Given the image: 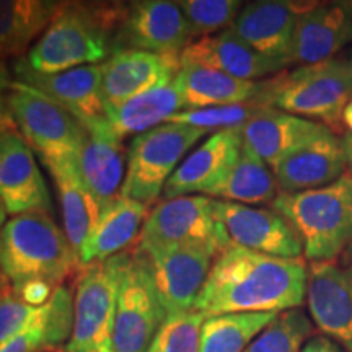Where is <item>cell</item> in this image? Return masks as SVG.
Listing matches in <instances>:
<instances>
[{"label": "cell", "instance_id": "obj_1", "mask_svg": "<svg viewBox=\"0 0 352 352\" xmlns=\"http://www.w3.org/2000/svg\"><path fill=\"white\" fill-rule=\"evenodd\" d=\"M305 258H279L232 245L214 259L195 303L206 316L280 314L307 300Z\"/></svg>", "mask_w": 352, "mask_h": 352}, {"label": "cell", "instance_id": "obj_2", "mask_svg": "<svg viewBox=\"0 0 352 352\" xmlns=\"http://www.w3.org/2000/svg\"><path fill=\"white\" fill-rule=\"evenodd\" d=\"M127 2H64L25 63L41 74L96 65L116 52Z\"/></svg>", "mask_w": 352, "mask_h": 352}, {"label": "cell", "instance_id": "obj_3", "mask_svg": "<svg viewBox=\"0 0 352 352\" xmlns=\"http://www.w3.org/2000/svg\"><path fill=\"white\" fill-rule=\"evenodd\" d=\"M80 267L64 228L50 214L15 215L0 232V271L13 290L32 283L59 287Z\"/></svg>", "mask_w": 352, "mask_h": 352}, {"label": "cell", "instance_id": "obj_4", "mask_svg": "<svg viewBox=\"0 0 352 352\" xmlns=\"http://www.w3.org/2000/svg\"><path fill=\"white\" fill-rule=\"evenodd\" d=\"M272 210L297 232L303 258L310 263L338 261L352 243V175L303 192H279Z\"/></svg>", "mask_w": 352, "mask_h": 352}, {"label": "cell", "instance_id": "obj_5", "mask_svg": "<svg viewBox=\"0 0 352 352\" xmlns=\"http://www.w3.org/2000/svg\"><path fill=\"white\" fill-rule=\"evenodd\" d=\"M254 103L321 122L334 134H344L342 113L352 100V82L346 59H328L298 65L290 72L261 80Z\"/></svg>", "mask_w": 352, "mask_h": 352}, {"label": "cell", "instance_id": "obj_6", "mask_svg": "<svg viewBox=\"0 0 352 352\" xmlns=\"http://www.w3.org/2000/svg\"><path fill=\"white\" fill-rule=\"evenodd\" d=\"M127 253L80 267L74 294V328L65 352H116L114 316Z\"/></svg>", "mask_w": 352, "mask_h": 352}, {"label": "cell", "instance_id": "obj_7", "mask_svg": "<svg viewBox=\"0 0 352 352\" xmlns=\"http://www.w3.org/2000/svg\"><path fill=\"white\" fill-rule=\"evenodd\" d=\"M209 132L199 127L165 122L135 135L127 148L126 178L121 196L145 206L155 202L183 157Z\"/></svg>", "mask_w": 352, "mask_h": 352}, {"label": "cell", "instance_id": "obj_8", "mask_svg": "<svg viewBox=\"0 0 352 352\" xmlns=\"http://www.w3.org/2000/svg\"><path fill=\"white\" fill-rule=\"evenodd\" d=\"M7 114L43 164L78 160L85 127L41 91L15 80L7 95Z\"/></svg>", "mask_w": 352, "mask_h": 352}, {"label": "cell", "instance_id": "obj_9", "mask_svg": "<svg viewBox=\"0 0 352 352\" xmlns=\"http://www.w3.org/2000/svg\"><path fill=\"white\" fill-rule=\"evenodd\" d=\"M184 243L209 245L217 254L233 245L226 228L215 219L212 197L182 196L158 202L145 219L132 250L148 253Z\"/></svg>", "mask_w": 352, "mask_h": 352}, {"label": "cell", "instance_id": "obj_10", "mask_svg": "<svg viewBox=\"0 0 352 352\" xmlns=\"http://www.w3.org/2000/svg\"><path fill=\"white\" fill-rule=\"evenodd\" d=\"M166 314L158 297L148 259L129 250L122 270L113 344L116 352H147Z\"/></svg>", "mask_w": 352, "mask_h": 352}, {"label": "cell", "instance_id": "obj_11", "mask_svg": "<svg viewBox=\"0 0 352 352\" xmlns=\"http://www.w3.org/2000/svg\"><path fill=\"white\" fill-rule=\"evenodd\" d=\"M166 316L195 310L217 252L209 245L184 243L142 253Z\"/></svg>", "mask_w": 352, "mask_h": 352}, {"label": "cell", "instance_id": "obj_12", "mask_svg": "<svg viewBox=\"0 0 352 352\" xmlns=\"http://www.w3.org/2000/svg\"><path fill=\"white\" fill-rule=\"evenodd\" d=\"M192 38L195 34L178 2H127L126 16L116 36V52L139 50L155 54L182 56L192 43Z\"/></svg>", "mask_w": 352, "mask_h": 352}, {"label": "cell", "instance_id": "obj_13", "mask_svg": "<svg viewBox=\"0 0 352 352\" xmlns=\"http://www.w3.org/2000/svg\"><path fill=\"white\" fill-rule=\"evenodd\" d=\"M0 204L7 214L52 215L50 189L33 151L15 124L0 131Z\"/></svg>", "mask_w": 352, "mask_h": 352}, {"label": "cell", "instance_id": "obj_14", "mask_svg": "<svg viewBox=\"0 0 352 352\" xmlns=\"http://www.w3.org/2000/svg\"><path fill=\"white\" fill-rule=\"evenodd\" d=\"M307 305L321 334L352 352V261L310 263Z\"/></svg>", "mask_w": 352, "mask_h": 352}, {"label": "cell", "instance_id": "obj_15", "mask_svg": "<svg viewBox=\"0 0 352 352\" xmlns=\"http://www.w3.org/2000/svg\"><path fill=\"white\" fill-rule=\"evenodd\" d=\"M80 122L85 127V139L78 153V171L103 214L121 197L127 152L107 116Z\"/></svg>", "mask_w": 352, "mask_h": 352}, {"label": "cell", "instance_id": "obj_16", "mask_svg": "<svg viewBox=\"0 0 352 352\" xmlns=\"http://www.w3.org/2000/svg\"><path fill=\"white\" fill-rule=\"evenodd\" d=\"M212 209L233 245L270 256H303V245L297 232L276 210L219 199H212Z\"/></svg>", "mask_w": 352, "mask_h": 352}, {"label": "cell", "instance_id": "obj_17", "mask_svg": "<svg viewBox=\"0 0 352 352\" xmlns=\"http://www.w3.org/2000/svg\"><path fill=\"white\" fill-rule=\"evenodd\" d=\"M100 65L101 98L104 108H111L175 82L182 60L175 54L122 50Z\"/></svg>", "mask_w": 352, "mask_h": 352}, {"label": "cell", "instance_id": "obj_18", "mask_svg": "<svg viewBox=\"0 0 352 352\" xmlns=\"http://www.w3.org/2000/svg\"><path fill=\"white\" fill-rule=\"evenodd\" d=\"M307 7L308 3L284 0L250 2L230 28L253 50L289 67L297 20Z\"/></svg>", "mask_w": 352, "mask_h": 352}, {"label": "cell", "instance_id": "obj_19", "mask_svg": "<svg viewBox=\"0 0 352 352\" xmlns=\"http://www.w3.org/2000/svg\"><path fill=\"white\" fill-rule=\"evenodd\" d=\"M352 41V2H311L294 33L290 64L310 65L333 59Z\"/></svg>", "mask_w": 352, "mask_h": 352}, {"label": "cell", "instance_id": "obj_20", "mask_svg": "<svg viewBox=\"0 0 352 352\" xmlns=\"http://www.w3.org/2000/svg\"><path fill=\"white\" fill-rule=\"evenodd\" d=\"M182 64L215 69L240 80L259 82L284 72L285 65L263 56L232 28L192 41L179 56Z\"/></svg>", "mask_w": 352, "mask_h": 352}, {"label": "cell", "instance_id": "obj_21", "mask_svg": "<svg viewBox=\"0 0 352 352\" xmlns=\"http://www.w3.org/2000/svg\"><path fill=\"white\" fill-rule=\"evenodd\" d=\"M13 74L16 82L41 91L60 107L67 109L78 121L104 116L101 98V65H83L65 72L41 74L30 69L25 57L15 60Z\"/></svg>", "mask_w": 352, "mask_h": 352}, {"label": "cell", "instance_id": "obj_22", "mask_svg": "<svg viewBox=\"0 0 352 352\" xmlns=\"http://www.w3.org/2000/svg\"><path fill=\"white\" fill-rule=\"evenodd\" d=\"M272 173L279 192H303L328 186L347 175L341 139L329 129L284 157Z\"/></svg>", "mask_w": 352, "mask_h": 352}, {"label": "cell", "instance_id": "obj_23", "mask_svg": "<svg viewBox=\"0 0 352 352\" xmlns=\"http://www.w3.org/2000/svg\"><path fill=\"white\" fill-rule=\"evenodd\" d=\"M241 145L243 140L240 127L210 134L170 176L162 192L164 201L192 196V192L208 195L236 160Z\"/></svg>", "mask_w": 352, "mask_h": 352}, {"label": "cell", "instance_id": "obj_24", "mask_svg": "<svg viewBox=\"0 0 352 352\" xmlns=\"http://www.w3.org/2000/svg\"><path fill=\"white\" fill-rule=\"evenodd\" d=\"M240 131L243 145L272 170L284 157L324 134L329 127L280 109L263 108Z\"/></svg>", "mask_w": 352, "mask_h": 352}, {"label": "cell", "instance_id": "obj_25", "mask_svg": "<svg viewBox=\"0 0 352 352\" xmlns=\"http://www.w3.org/2000/svg\"><path fill=\"white\" fill-rule=\"evenodd\" d=\"M44 166L51 173L59 195L64 233L78 258L82 246L98 226L100 208L83 183L78 171V160L67 158V160L47 162Z\"/></svg>", "mask_w": 352, "mask_h": 352}, {"label": "cell", "instance_id": "obj_26", "mask_svg": "<svg viewBox=\"0 0 352 352\" xmlns=\"http://www.w3.org/2000/svg\"><path fill=\"white\" fill-rule=\"evenodd\" d=\"M148 214V206L121 196L107 212L100 215L98 226L78 253L80 266L107 261L116 254L124 253V250L127 252L129 246L138 243Z\"/></svg>", "mask_w": 352, "mask_h": 352}, {"label": "cell", "instance_id": "obj_27", "mask_svg": "<svg viewBox=\"0 0 352 352\" xmlns=\"http://www.w3.org/2000/svg\"><path fill=\"white\" fill-rule=\"evenodd\" d=\"M259 82L240 80L197 64H182L175 78L186 103V109L228 107L252 101L254 103L261 90Z\"/></svg>", "mask_w": 352, "mask_h": 352}, {"label": "cell", "instance_id": "obj_28", "mask_svg": "<svg viewBox=\"0 0 352 352\" xmlns=\"http://www.w3.org/2000/svg\"><path fill=\"white\" fill-rule=\"evenodd\" d=\"M54 0H0V59H20L63 8Z\"/></svg>", "mask_w": 352, "mask_h": 352}, {"label": "cell", "instance_id": "obj_29", "mask_svg": "<svg viewBox=\"0 0 352 352\" xmlns=\"http://www.w3.org/2000/svg\"><path fill=\"white\" fill-rule=\"evenodd\" d=\"M186 109V103L175 82L147 91L118 107L104 108V116L120 138L144 134L165 124L176 113Z\"/></svg>", "mask_w": 352, "mask_h": 352}, {"label": "cell", "instance_id": "obj_30", "mask_svg": "<svg viewBox=\"0 0 352 352\" xmlns=\"http://www.w3.org/2000/svg\"><path fill=\"white\" fill-rule=\"evenodd\" d=\"M279 195L274 173L258 155L241 145L227 173L208 192V197L235 204H272Z\"/></svg>", "mask_w": 352, "mask_h": 352}, {"label": "cell", "instance_id": "obj_31", "mask_svg": "<svg viewBox=\"0 0 352 352\" xmlns=\"http://www.w3.org/2000/svg\"><path fill=\"white\" fill-rule=\"evenodd\" d=\"M74 328V296L69 287H56L50 300L44 303L38 320L0 347V352H38L44 347L67 344Z\"/></svg>", "mask_w": 352, "mask_h": 352}, {"label": "cell", "instance_id": "obj_32", "mask_svg": "<svg viewBox=\"0 0 352 352\" xmlns=\"http://www.w3.org/2000/svg\"><path fill=\"white\" fill-rule=\"evenodd\" d=\"M279 314H226L202 323L199 352H245Z\"/></svg>", "mask_w": 352, "mask_h": 352}, {"label": "cell", "instance_id": "obj_33", "mask_svg": "<svg viewBox=\"0 0 352 352\" xmlns=\"http://www.w3.org/2000/svg\"><path fill=\"white\" fill-rule=\"evenodd\" d=\"M314 333V323L305 310L292 308L280 311L245 352H300Z\"/></svg>", "mask_w": 352, "mask_h": 352}, {"label": "cell", "instance_id": "obj_34", "mask_svg": "<svg viewBox=\"0 0 352 352\" xmlns=\"http://www.w3.org/2000/svg\"><path fill=\"white\" fill-rule=\"evenodd\" d=\"M206 318L197 310L168 315L147 352H199L201 328Z\"/></svg>", "mask_w": 352, "mask_h": 352}, {"label": "cell", "instance_id": "obj_35", "mask_svg": "<svg viewBox=\"0 0 352 352\" xmlns=\"http://www.w3.org/2000/svg\"><path fill=\"white\" fill-rule=\"evenodd\" d=\"M263 107L256 103H241L228 104V107H212V108H197V109H183V111L173 114L166 122L175 124H184L199 127L208 131H222V129H236L243 127L253 116L261 111Z\"/></svg>", "mask_w": 352, "mask_h": 352}, {"label": "cell", "instance_id": "obj_36", "mask_svg": "<svg viewBox=\"0 0 352 352\" xmlns=\"http://www.w3.org/2000/svg\"><path fill=\"white\" fill-rule=\"evenodd\" d=\"M195 36H209L210 33L232 26L243 2L240 0H182L178 2Z\"/></svg>", "mask_w": 352, "mask_h": 352}, {"label": "cell", "instance_id": "obj_37", "mask_svg": "<svg viewBox=\"0 0 352 352\" xmlns=\"http://www.w3.org/2000/svg\"><path fill=\"white\" fill-rule=\"evenodd\" d=\"M41 307H34L21 300L8 287L0 300V347L20 336L28 329L41 314Z\"/></svg>", "mask_w": 352, "mask_h": 352}, {"label": "cell", "instance_id": "obj_38", "mask_svg": "<svg viewBox=\"0 0 352 352\" xmlns=\"http://www.w3.org/2000/svg\"><path fill=\"white\" fill-rule=\"evenodd\" d=\"M300 352H347L341 344L324 334H315L305 342Z\"/></svg>", "mask_w": 352, "mask_h": 352}, {"label": "cell", "instance_id": "obj_39", "mask_svg": "<svg viewBox=\"0 0 352 352\" xmlns=\"http://www.w3.org/2000/svg\"><path fill=\"white\" fill-rule=\"evenodd\" d=\"M12 74L8 70L6 60L0 59V116H8L7 114V95L13 85Z\"/></svg>", "mask_w": 352, "mask_h": 352}, {"label": "cell", "instance_id": "obj_40", "mask_svg": "<svg viewBox=\"0 0 352 352\" xmlns=\"http://www.w3.org/2000/svg\"><path fill=\"white\" fill-rule=\"evenodd\" d=\"M341 145H342V151H344L346 155V164H347V173L352 175V134L349 132H344L341 134Z\"/></svg>", "mask_w": 352, "mask_h": 352}, {"label": "cell", "instance_id": "obj_41", "mask_svg": "<svg viewBox=\"0 0 352 352\" xmlns=\"http://www.w3.org/2000/svg\"><path fill=\"white\" fill-rule=\"evenodd\" d=\"M6 219H7V212H6V209H3V206L0 204V232H2L3 226H6V222H7ZM0 289H2L3 292L8 289V283L6 280V277H3L2 271H0Z\"/></svg>", "mask_w": 352, "mask_h": 352}, {"label": "cell", "instance_id": "obj_42", "mask_svg": "<svg viewBox=\"0 0 352 352\" xmlns=\"http://www.w3.org/2000/svg\"><path fill=\"white\" fill-rule=\"evenodd\" d=\"M342 122H344V127L349 134H352V100L347 103V107L342 113Z\"/></svg>", "mask_w": 352, "mask_h": 352}, {"label": "cell", "instance_id": "obj_43", "mask_svg": "<svg viewBox=\"0 0 352 352\" xmlns=\"http://www.w3.org/2000/svg\"><path fill=\"white\" fill-rule=\"evenodd\" d=\"M10 124H13L10 116H0V131H3L6 127H8Z\"/></svg>", "mask_w": 352, "mask_h": 352}, {"label": "cell", "instance_id": "obj_44", "mask_svg": "<svg viewBox=\"0 0 352 352\" xmlns=\"http://www.w3.org/2000/svg\"><path fill=\"white\" fill-rule=\"evenodd\" d=\"M340 259H347V261H352V243L349 245V248L346 250L344 254H342Z\"/></svg>", "mask_w": 352, "mask_h": 352}, {"label": "cell", "instance_id": "obj_45", "mask_svg": "<svg viewBox=\"0 0 352 352\" xmlns=\"http://www.w3.org/2000/svg\"><path fill=\"white\" fill-rule=\"evenodd\" d=\"M346 64H347V69H349V76H351V82H352V51L349 52V56H347Z\"/></svg>", "mask_w": 352, "mask_h": 352}, {"label": "cell", "instance_id": "obj_46", "mask_svg": "<svg viewBox=\"0 0 352 352\" xmlns=\"http://www.w3.org/2000/svg\"><path fill=\"white\" fill-rule=\"evenodd\" d=\"M38 352H65L63 347H44V349L38 351Z\"/></svg>", "mask_w": 352, "mask_h": 352}, {"label": "cell", "instance_id": "obj_47", "mask_svg": "<svg viewBox=\"0 0 352 352\" xmlns=\"http://www.w3.org/2000/svg\"><path fill=\"white\" fill-rule=\"evenodd\" d=\"M2 296H3V290L0 289V300H2Z\"/></svg>", "mask_w": 352, "mask_h": 352}]
</instances>
